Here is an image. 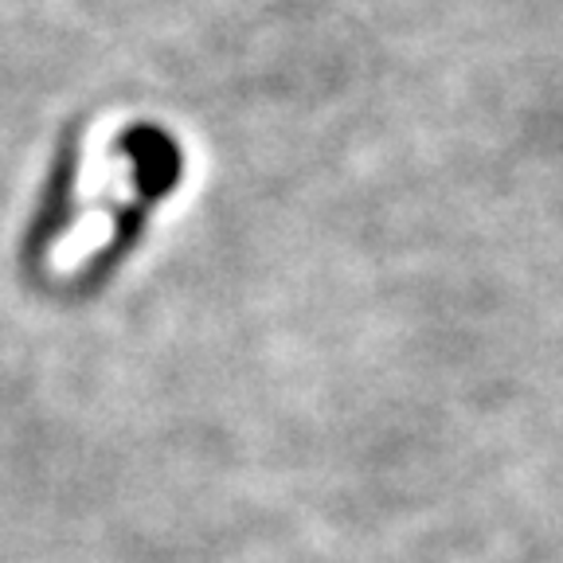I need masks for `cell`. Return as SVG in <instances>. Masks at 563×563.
<instances>
[{"label": "cell", "mask_w": 563, "mask_h": 563, "mask_svg": "<svg viewBox=\"0 0 563 563\" xmlns=\"http://www.w3.org/2000/svg\"><path fill=\"white\" fill-rule=\"evenodd\" d=\"M75 173H79V133L70 130L59 141V153H55L52 180L44 188V200L35 208L32 228L24 235V263H40V258L52 251L55 239L67 231L70 211H75Z\"/></svg>", "instance_id": "cell-1"}]
</instances>
